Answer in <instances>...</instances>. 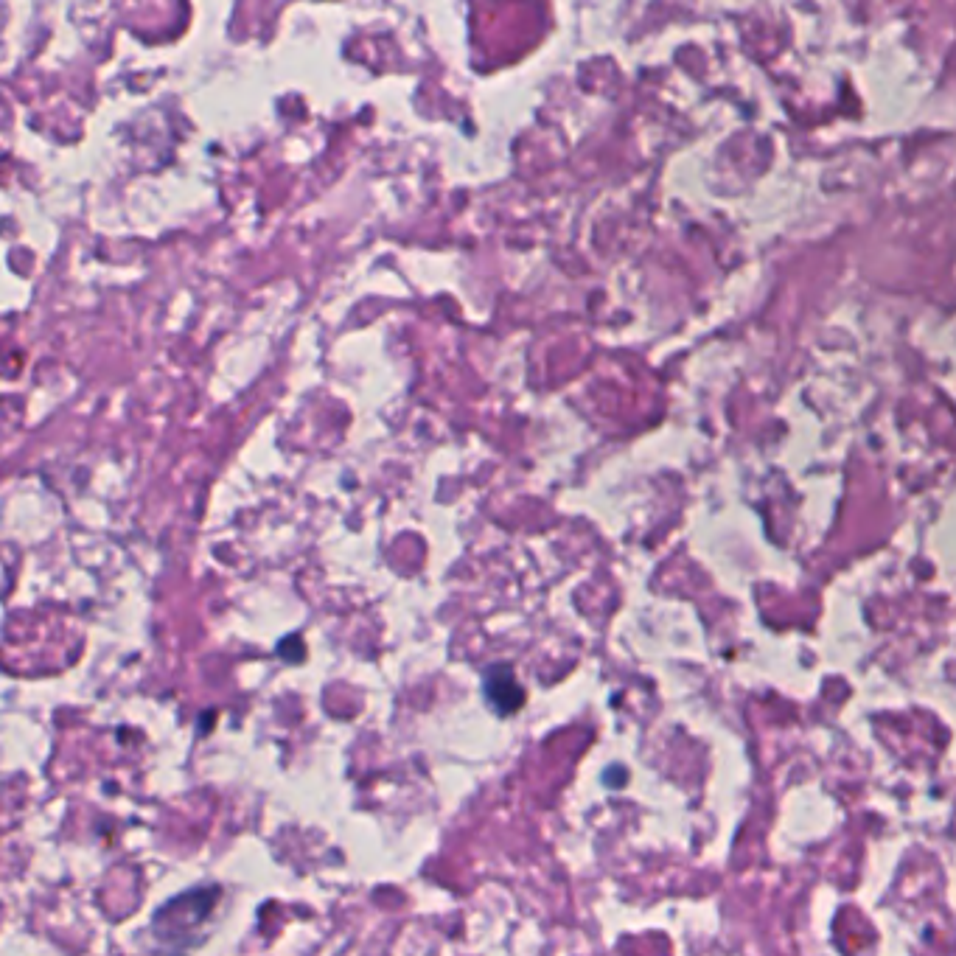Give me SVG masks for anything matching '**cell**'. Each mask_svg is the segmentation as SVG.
<instances>
[{"mask_svg":"<svg viewBox=\"0 0 956 956\" xmlns=\"http://www.w3.org/2000/svg\"><path fill=\"white\" fill-rule=\"evenodd\" d=\"M483 699L494 710V715L511 718V715H516L525 707L528 693H525V687L519 685V676H516L514 668L500 662V665H491V668L483 671Z\"/></svg>","mask_w":956,"mask_h":956,"instance_id":"2","label":"cell"},{"mask_svg":"<svg viewBox=\"0 0 956 956\" xmlns=\"http://www.w3.org/2000/svg\"><path fill=\"white\" fill-rule=\"evenodd\" d=\"M219 898H222L219 886H197L163 903L149 926L157 945L169 951H186L191 945H197V937L191 934L211 917Z\"/></svg>","mask_w":956,"mask_h":956,"instance_id":"1","label":"cell"},{"mask_svg":"<svg viewBox=\"0 0 956 956\" xmlns=\"http://www.w3.org/2000/svg\"><path fill=\"white\" fill-rule=\"evenodd\" d=\"M278 654H281L286 662H300V659L306 657V648L300 643V637H286L284 643L278 645Z\"/></svg>","mask_w":956,"mask_h":956,"instance_id":"3","label":"cell"}]
</instances>
